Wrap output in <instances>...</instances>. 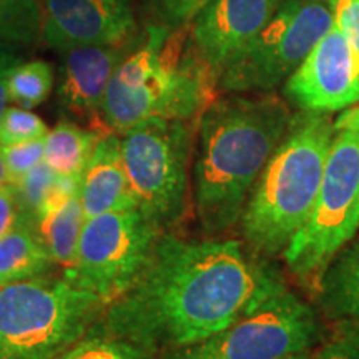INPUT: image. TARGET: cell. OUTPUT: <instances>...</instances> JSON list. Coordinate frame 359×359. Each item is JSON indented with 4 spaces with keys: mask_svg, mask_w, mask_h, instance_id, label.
<instances>
[{
    "mask_svg": "<svg viewBox=\"0 0 359 359\" xmlns=\"http://www.w3.org/2000/svg\"><path fill=\"white\" fill-rule=\"evenodd\" d=\"M58 175L45 163H39L37 167L29 170L24 177H20L13 183L17 196H19V205L22 212V219L35 226L37 215L42 208V205L47 200L48 193L52 191L55 185Z\"/></svg>",
    "mask_w": 359,
    "mask_h": 359,
    "instance_id": "cell-23",
    "label": "cell"
},
{
    "mask_svg": "<svg viewBox=\"0 0 359 359\" xmlns=\"http://www.w3.org/2000/svg\"><path fill=\"white\" fill-rule=\"evenodd\" d=\"M336 132H343V130H359V102L358 105L354 103V107H348L344 109L334 122Z\"/></svg>",
    "mask_w": 359,
    "mask_h": 359,
    "instance_id": "cell-31",
    "label": "cell"
},
{
    "mask_svg": "<svg viewBox=\"0 0 359 359\" xmlns=\"http://www.w3.org/2000/svg\"><path fill=\"white\" fill-rule=\"evenodd\" d=\"M285 97L299 110L325 114L359 102V55L338 27H331L286 79Z\"/></svg>",
    "mask_w": 359,
    "mask_h": 359,
    "instance_id": "cell-11",
    "label": "cell"
},
{
    "mask_svg": "<svg viewBox=\"0 0 359 359\" xmlns=\"http://www.w3.org/2000/svg\"><path fill=\"white\" fill-rule=\"evenodd\" d=\"M318 339L316 313L285 286L223 331L163 359H281L308 351Z\"/></svg>",
    "mask_w": 359,
    "mask_h": 359,
    "instance_id": "cell-9",
    "label": "cell"
},
{
    "mask_svg": "<svg viewBox=\"0 0 359 359\" xmlns=\"http://www.w3.org/2000/svg\"><path fill=\"white\" fill-rule=\"evenodd\" d=\"M57 359H154V353L97 326Z\"/></svg>",
    "mask_w": 359,
    "mask_h": 359,
    "instance_id": "cell-21",
    "label": "cell"
},
{
    "mask_svg": "<svg viewBox=\"0 0 359 359\" xmlns=\"http://www.w3.org/2000/svg\"><path fill=\"white\" fill-rule=\"evenodd\" d=\"M19 57L13 55V50L11 43L2 42L0 40V118H2L4 111L7 109L8 103V92H7V82L8 75L13 67L19 64Z\"/></svg>",
    "mask_w": 359,
    "mask_h": 359,
    "instance_id": "cell-29",
    "label": "cell"
},
{
    "mask_svg": "<svg viewBox=\"0 0 359 359\" xmlns=\"http://www.w3.org/2000/svg\"><path fill=\"white\" fill-rule=\"evenodd\" d=\"M105 308L100 296L65 276L0 285V359H57Z\"/></svg>",
    "mask_w": 359,
    "mask_h": 359,
    "instance_id": "cell-5",
    "label": "cell"
},
{
    "mask_svg": "<svg viewBox=\"0 0 359 359\" xmlns=\"http://www.w3.org/2000/svg\"><path fill=\"white\" fill-rule=\"evenodd\" d=\"M123 58L122 45H82L64 52L58 98L72 114L88 118L97 132L111 133L103 123L102 103Z\"/></svg>",
    "mask_w": 359,
    "mask_h": 359,
    "instance_id": "cell-14",
    "label": "cell"
},
{
    "mask_svg": "<svg viewBox=\"0 0 359 359\" xmlns=\"http://www.w3.org/2000/svg\"><path fill=\"white\" fill-rule=\"evenodd\" d=\"M338 333L348 338L359 349V321H339Z\"/></svg>",
    "mask_w": 359,
    "mask_h": 359,
    "instance_id": "cell-32",
    "label": "cell"
},
{
    "mask_svg": "<svg viewBox=\"0 0 359 359\" xmlns=\"http://www.w3.org/2000/svg\"><path fill=\"white\" fill-rule=\"evenodd\" d=\"M212 0H155L156 12L167 29H177L195 19Z\"/></svg>",
    "mask_w": 359,
    "mask_h": 359,
    "instance_id": "cell-26",
    "label": "cell"
},
{
    "mask_svg": "<svg viewBox=\"0 0 359 359\" xmlns=\"http://www.w3.org/2000/svg\"><path fill=\"white\" fill-rule=\"evenodd\" d=\"M285 286L240 241L161 233L137 280L107 306L103 327L151 353L172 351L219 333Z\"/></svg>",
    "mask_w": 359,
    "mask_h": 359,
    "instance_id": "cell-1",
    "label": "cell"
},
{
    "mask_svg": "<svg viewBox=\"0 0 359 359\" xmlns=\"http://www.w3.org/2000/svg\"><path fill=\"white\" fill-rule=\"evenodd\" d=\"M281 359H314V356H311V354H308L306 351L304 353H296V354H290V356H285Z\"/></svg>",
    "mask_w": 359,
    "mask_h": 359,
    "instance_id": "cell-34",
    "label": "cell"
},
{
    "mask_svg": "<svg viewBox=\"0 0 359 359\" xmlns=\"http://www.w3.org/2000/svg\"><path fill=\"white\" fill-rule=\"evenodd\" d=\"M334 25L346 35L359 55V0H330Z\"/></svg>",
    "mask_w": 359,
    "mask_h": 359,
    "instance_id": "cell-27",
    "label": "cell"
},
{
    "mask_svg": "<svg viewBox=\"0 0 359 359\" xmlns=\"http://www.w3.org/2000/svg\"><path fill=\"white\" fill-rule=\"evenodd\" d=\"M291 116L288 105L273 93L222 98L201 114L193 195L205 233L222 235L240 223Z\"/></svg>",
    "mask_w": 359,
    "mask_h": 359,
    "instance_id": "cell-2",
    "label": "cell"
},
{
    "mask_svg": "<svg viewBox=\"0 0 359 359\" xmlns=\"http://www.w3.org/2000/svg\"><path fill=\"white\" fill-rule=\"evenodd\" d=\"M12 183L45 160V137L15 145L0 147Z\"/></svg>",
    "mask_w": 359,
    "mask_h": 359,
    "instance_id": "cell-25",
    "label": "cell"
},
{
    "mask_svg": "<svg viewBox=\"0 0 359 359\" xmlns=\"http://www.w3.org/2000/svg\"><path fill=\"white\" fill-rule=\"evenodd\" d=\"M8 185H13V183H12L11 175H8V170H7L6 160H4L2 151H0V188L8 187Z\"/></svg>",
    "mask_w": 359,
    "mask_h": 359,
    "instance_id": "cell-33",
    "label": "cell"
},
{
    "mask_svg": "<svg viewBox=\"0 0 359 359\" xmlns=\"http://www.w3.org/2000/svg\"><path fill=\"white\" fill-rule=\"evenodd\" d=\"M103 135L107 133L60 120L45 137V163L58 177L82 178L90 156Z\"/></svg>",
    "mask_w": 359,
    "mask_h": 359,
    "instance_id": "cell-18",
    "label": "cell"
},
{
    "mask_svg": "<svg viewBox=\"0 0 359 359\" xmlns=\"http://www.w3.org/2000/svg\"><path fill=\"white\" fill-rule=\"evenodd\" d=\"M83 223L85 215L79 195L72 196L67 203L37 219L35 230L53 263L62 264L67 269L74 266Z\"/></svg>",
    "mask_w": 359,
    "mask_h": 359,
    "instance_id": "cell-19",
    "label": "cell"
},
{
    "mask_svg": "<svg viewBox=\"0 0 359 359\" xmlns=\"http://www.w3.org/2000/svg\"><path fill=\"white\" fill-rule=\"evenodd\" d=\"M43 11L37 0H0V40L32 43L42 34Z\"/></svg>",
    "mask_w": 359,
    "mask_h": 359,
    "instance_id": "cell-22",
    "label": "cell"
},
{
    "mask_svg": "<svg viewBox=\"0 0 359 359\" xmlns=\"http://www.w3.org/2000/svg\"><path fill=\"white\" fill-rule=\"evenodd\" d=\"M334 25L318 0H283L266 25L224 67L218 87L231 93H266L290 77Z\"/></svg>",
    "mask_w": 359,
    "mask_h": 359,
    "instance_id": "cell-8",
    "label": "cell"
},
{
    "mask_svg": "<svg viewBox=\"0 0 359 359\" xmlns=\"http://www.w3.org/2000/svg\"><path fill=\"white\" fill-rule=\"evenodd\" d=\"M336 128L330 114L299 110L251 190L240 224L258 257L283 255L311 213Z\"/></svg>",
    "mask_w": 359,
    "mask_h": 359,
    "instance_id": "cell-4",
    "label": "cell"
},
{
    "mask_svg": "<svg viewBox=\"0 0 359 359\" xmlns=\"http://www.w3.org/2000/svg\"><path fill=\"white\" fill-rule=\"evenodd\" d=\"M190 34L191 22L172 32L150 27L145 45L120 62L102 103L109 132L123 135L150 118L200 120L215 102L218 79Z\"/></svg>",
    "mask_w": 359,
    "mask_h": 359,
    "instance_id": "cell-3",
    "label": "cell"
},
{
    "mask_svg": "<svg viewBox=\"0 0 359 359\" xmlns=\"http://www.w3.org/2000/svg\"><path fill=\"white\" fill-rule=\"evenodd\" d=\"M52 87L53 70L48 62H19L8 75V100L30 110L47 100Z\"/></svg>",
    "mask_w": 359,
    "mask_h": 359,
    "instance_id": "cell-20",
    "label": "cell"
},
{
    "mask_svg": "<svg viewBox=\"0 0 359 359\" xmlns=\"http://www.w3.org/2000/svg\"><path fill=\"white\" fill-rule=\"evenodd\" d=\"M42 11V37L60 52L122 45L135 27L130 0H43Z\"/></svg>",
    "mask_w": 359,
    "mask_h": 359,
    "instance_id": "cell-12",
    "label": "cell"
},
{
    "mask_svg": "<svg viewBox=\"0 0 359 359\" xmlns=\"http://www.w3.org/2000/svg\"><path fill=\"white\" fill-rule=\"evenodd\" d=\"M193 120L150 118L122 135V158L135 203L158 230L177 224L188 206Z\"/></svg>",
    "mask_w": 359,
    "mask_h": 359,
    "instance_id": "cell-7",
    "label": "cell"
},
{
    "mask_svg": "<svg viewBox=\"0 0 359 359\" xmlns=\"http://www.w3.org/2000/svg\"><path fill=\"white\" fill-rule=\"evenodd\" d=\"M22 222V212L15 187L0 188V238L11 233Z\"/></svg>",
    "mask_w": 359,
    "mask_h": 359,
    "instance_id": "cell-28",
    "label": "cell"
},
{
    "mask_svg": "<svg viewBox=\"0 0 359 359\" xmlns=\"http://www.w3.org/2000/svg\"><path fill=\"white\" fill-rule=\"evenodd\" d=\"M314 293L326 316L359 321V240L348 243L327 264Z\"/></svg>",
    "mask_w": 359,
    "mask_h": 359,
    "instance_id": "cell-16",
    "label": "cell"
},
{
    "mask_svg": "<svg viewBox=\"0 0 359 359\" xmlns=\"http://www.w3.org/2000/svg\"><path fill=\"white\" fill-rule=\"evenodd\" d=\"M80 203L85 218L137 208L122 158V137L107 133L98 140L80 178Z\"/></svg>",
    "mask_w": 359,
    "mask_h": 359,
    "instance_id": "cell-15",
    "label": "cell"
},
{
    "mask_svg": "<svg viewBox=\"0 0 359 359\" xmlns=\"http://www.w3.org/2000/svg\"><path fill=\"white\" fill-rule=\"evenodd\" d=\"M314 359H359V349L343 334L336 336L320 349Z\"/></svg>",
    "mask_w": 359,
    "mask_h": 359,
    "instance_id": "cell-30",
    "label": "cell"
},
{
    "mask_svg": "<svg viewBox=\"0 0 359 359\" xmlns=\"http://www.w3.org/2000/svg\"><path fill=\"white\" fill-rule=\"evenodd\" d=\"M280 0H212L191 20V42L198 55L219 77L259 34Z\"/></svg>",
    "mask_w": 359,
    "mask_h": 359,
    "instance_id": "cell-13",
    "label": "cell"
},
{
    "mask_svg": "<svg viewBox=\"0 0 359 359\" xmlns=\"http://www.w3.org/2000/svg\"><path fill=\"white\" fill-rule=\"evenodd\" d=\"M161 233L138 208L85 218L77 258L65 278L109 306L137 280Z\"/></svg>",
    "mask_w": 359,
    "mask_h": 359,
    "instance_id": "cell-10",
    "label": "cell"
},
{
    "mask_svg": "<svg viewBox=\"0 0 359 359\" xmlns=\"http://www.w3.org/2000/svg\"><path fill=\"white\" fill-rule=\"evenodd\" d=\"M47 125L39 115L22 107H7L0 118V147L47 137Z\"/></svg>",
    "mask_w": 359,
    "mask_h": 359,
    "instance_id": "cell-24",
    "label": "cell"
},
{
    "mask_svg": "<svg viewBox=\"0 0 359 359\" xmlns=\"http://www.w3.org/2000/svg\"><path fill=\"white\" fill-rule=\"evenodd\" d=\"M52 263L35 226L24 219L0 238V285L45 276Z\"/></svg>",
    "mask_w": 359,
    "mask_h": 359,
    "instance_id": "cell-17",
    "label": "cell"
},
{
    "mask_svg": "<svg viewBox=\"0 0 359 359\" xmlns=\"http://www.w3.org/2000/svg\"><path fill=\"white\" fill-rule=\"evenodd\" d=\"M359 231V130L336 132L309 217L283 259L302 285L316 291L323 273Z\"/></svg>",
    "mask_w": 359,
    "mask_h": 359,
    "instance_id": "cell-6",
    "label": "cell"
}]
</instances>
